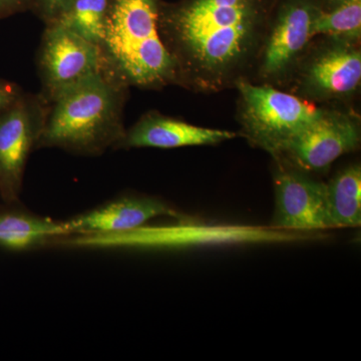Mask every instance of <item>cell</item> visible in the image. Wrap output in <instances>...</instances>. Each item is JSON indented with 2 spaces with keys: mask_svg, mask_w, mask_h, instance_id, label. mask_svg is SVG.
<instances>
[{
  "mask_svg": "<svg viewBox=\"0 0 361 361\" xmlns=\"http://www.w3.org/2000/svg\"><path fill=\"white\" fill-rule=\"evenodd\" d=\"M278 0H161L159 30L177 85L198 94L250 80Z\"/></svg>",
  "mask_w": 361,
  "mask_h": 361,
  "instance_id": "1",
  "label": "cell"
},
{
  "mask_svg": "<svg viewBox=\"0 0 361 361\" xmlns=\"http://www.w3.org/2000/svg\"><path fill=\"white\" fill-rule=\"evenodd\" d=\"M128 90L104 71L66 90L49 104L37 149L58 148L82 156L116 149L126 133Z\"/></svg>",
  "mask_w": 361,
  "mask_h": 361,
  "instance_id": "2",
  "label": "cell"
},
{
  "mask_svg": "<svg viewBox=\"0 0 361 361\" xmlns=\"http://www.w3.org/2000/svg\"><path fill=\"white\" fill-rule=\"evenodd\" d=\"M161 0H110L101 47L106 71L127 87L177 85L174 61L161 39Z\"/></svg>",
  "mask_w": 361,
  "mask_h": 361,
  "instance_id": "3",
  "label": "cell"
},
{
  "mask_svg": "<svg viewBox=\"0 0 361 361\" xmlns=\"http://www.w3.org/2000/svg\"><path fill=\"white\" fill-rule=\"evenodd\" d=\"M237 118L242 137L254 148L277 155L322 115L323 108L273 85L240 82Z\"/></svg>",
  "mask_w": 361,
  "mask_h": 361,
  "instance_id": "4",
  "label": "cell"
},
{
  "mask_svg": "<svg viewBox=\"0 0 361 361\" xmlns=\"http://www.w3.org/2000/svg\"><path fill=\"white\" fill-rule=\"evenodd\" d=\"M360 82V44L317 37L297 66L288 87L316 104H345L357 94Z\"/></svg>",
  "mask_w": 361,
  "mask_h": 361,
  "instance_id": "5",
  "label": "cell"
},
{
  "mask_svg": "<svg viewBox=\"0 0 361 361\" xmlns=\"http://www.w3.org/2000/svg\"><path fill=\"white\" fill-rule=\"evenodd\" d=\"M319 0H278L251 82L285 89L312 42Z\"/></svg>",
  "mask_w": 361,
  "mask_h": 361,
  "instance_id": "6",
  "label": "cell"
},
{
  "mask_svg": "<svg viewBox=\"0 0 361 361\" xmlns=\"http://www.w3.org/2000/svg\"><path fill=\"white\" fill-rule=\"evenodd\" d=\"M49 109L39 94L23 92L0 113V197L7 204L20 200L26 164L37 148Z\"/></svg>",
  "mask_w": 361,
  "mask_h": 361,
  "instance_id": "7",
  "label": "cell"
},
{
  "mask_svg": "<svg viewBox=\"0 0 361 361\" xmlns=\"http://www.w3.org/2000/svg\"><path fill=\"white\" fill-rule=\"evenodd\" d=\"M37 66L39 94L49 104L75 85L106 71L99 45L54 23L45 27Z\"/></svg>",
  "mask_w": 361,
  "mask_h": 361,
  "instance_id": "8",
  "label": "cell"
},
{
  "mask_svg": "<svg viewBox=\"0 0 361 361\" xmlns=\"http://www.w3.org/2000/svg\"><path fill=\"white\" fill-rule=\"evenodd\" d=\"M360 116L350 111L323 108L322 115L273 156L307 173L326 172L334 161L360 148Z\"/></svg>",
  "mask_w": 361,
  "mask_h": 361,
  "instance_id": "9",
  "label": "cell"
},
{
  "mask_svg": "<svg viewBox=\"0 0 361 361\" xmlns=\"http://www.w3.org/2000/svg\"><path fill=\"white\" fill-rule=\"evenodd\" d=\"M274 159L273 185L275 211L272 226L277 229H330L327 215L326 183L310 173Z\"/></svg>",
  "mask_w": 361,
  "mask_h": 361,
  "instance_id": "10",
  "label": "cell"
},
{
  "mask_svg": "<svg viewBox=\"0 0 361 361\" xmlns=\"http://www.w3.org/2000/svg\"><path fill=\"white\" fill-rule=\"evenodd\" d=\"M238 137L230 130L209 129L149 111L126 130L116 149H176L190 146L217 145Z\"/></svg>",
  "mask_w": 361,
  "mask_h": 361,
  "instance_id": "11",
  "label": "cell"
},
{
  "mask_svg": "<svg viewBox=\"0 0 361 361\" xmlns=\"http://www.w3.org/2000/svg\"><path fill=\"white\" fill-rule=\"evenodd\" d=\"M160 216H177L174 209L153 197L127 196L66 221L71 236L133 231Z\"/></svg>",
  "mask_w": 361,
  "mask_h": 361,
  "instance_id": "12",
  "label": "cell"
},
{
  "mask_svg": "<svg viewBox=\"0 0 361 361\" xmlns=\"http://www.w3.org/2000/svg\"><path fill=\"white\" fill-rule=\"evenodd\" d=\"M71 237L66 222L20 211H0V246L8 250H27Z\"/></svg>",
  "mask_w": 361,
  "mask_h": 361,
  "instance_id": "13",
  "label": "cell"
},
{
  "mask_svg": "<svg viewBox=\"0 0 361 361\" xmlns=\"http://www.w3.org/2000/svg\"><path fill=\"white\" fill-rule=\"evenodd\" d=\"M327 215L330 228L360 227L361 167L348 166L326 183Z\"/></svg>",
  "mask_w": 361,
  "mask_h": 361,
  "instance_id": "14",
  "label": "cell"
},
{
  "mask_svg": "<svg viewBox=\"0 0 361 361\" xmlns=\"http://www.w3.org/2000/svg\"><path fill=\"white\" fill-rule=\"evenodd\" d=\"M109 4L110 0H71L51 23L63 26L99 47L104 39Z\"/></svg>",
  "mask_w": 361,
  "mask_h": 361,
  "instance_id": "15",
  "label": "cell"
},
{
  "mask_svg": "<svg viewBox=\"0 0 361 361\" xmlns=\"http://www.w3.org/2000/svg\"><path fill=\"white\" fill-rule=\"evenodd\" d=\"M313 39L317 37H338L360 44L361 0H353L315 16L312 25Z\"/></svg>",
  "mask_w": 361,
  "mask_h": 361,
  "instance_id": "16",
  "label": "cell"
},
{
  "mask_svg": "<svg viewBox=\"0 0 361 361\" xmlns=\"http://www.w3.org/2000/svg\"><path fill=\"white\" fill-rule=\"evenodd\" d=\"M71 0H32V9L44 21L45 25L54 23Z\"/></svg>",
  "mask_w": 361,
  "mask_h": 361,
  "instance_id": "17",
  "label": "cell"
},
{
  "mask_svg": "<svg viewBox=\"0 0 361 361\" xmlns=\"http://www.w3.org/2000/svg\"><path fill=\"white\" fill-rule=\"evenodd\" d=\"M23 92L20 87L14 82L0 80V113L9 108Z\"/></svg>",
  "mask_w": 361,
  "mask_h": 361,
  "instance_id": "18",
  "label": "cell"
},
{
  "mask_svg": "<svg viewBox=\"0 0 361 361\" xmlns=\"http://www.w3.org/2000/svg\"><path fill=\"white\" fill-rule=\"evenodd\" d=\"M30 0H0V18H7L20 11L30 9Z\"/></svg>",
  "mask_w": 361,
  "mask_h": 361,
  "instance_id": "19",
  "label": "cell"
},
{
  "mask_svg": "<svg viewBox=\"0 0 361 361\" xmlns=\"http://www.w3.org/2000/svg\"><path fill=\"white\" fill-rule=\"evenodd\" d=\"M319 1L322 9L327 11V9L334 8V7L346 4V2L353 1V0H319Z\"/></svg>",
  "mask_w": 361,
  "mask_h": 361,
  "instance_id": "20",
  "label": "cell"
},
{
  "mask_svg": "<svg viewBox=\"0 0 361 361\" xmlns=\"http://www.w3.org/2000/svg\"><path fill=\"white\" fill-rule=\"evenodd\" d=\"M30 1H32V0H30Z\"/></svg>",
  "mask_w": 361,
  "mask_h": 361,
  "instance_id": "21",
  "label": "cell"
}]
</instances>
